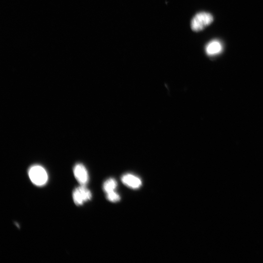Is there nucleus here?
<instances>
[{"mask_svg": "<svg viewBox=\"0 0 263 263\" xmlns=\"http://www.w3.org/2000/svg\"><path fill=\"white\" fill-rule=\"evenodd\" d=\"M213 20L212 15L206 12H201L196 14L191 21V29L195 32L203 30L210 24Z\"/></svg>", "mask_w": 263, "mask_h": 263, "instance_id": "2", "label": "nucleus"}, {"mask_svg": "<svg viewBox=\"0 0 263 263\" xmlns=\"http://www.w3.org/2000/svg\"><path fill=\"white\" fill-rule=\"evenodd\" d=\"M117 182L116 180L112 178L106 180L103 185V189L107 193L113 191H114L117 187Z\"/></svg>", "mask_w": 263, "mask_h": 263, "instance_id": "7", "label": "nucleus"}, {"mask_svg": "<svg viewBox=\"0 0 263 263\" xmlns=\"http://www.w3.org/2000/svg\"><path fill=\"white\" fill-rule=\"evenodd\" d=\"M28 175L31 182L38 186L44 185L48 181V174L45 169L40 165L31 166L28 170Z\"/></svg>", "mask_w": 263, "mask_h": 263, "instance_id": "1", "label": "nucleus"}, {"mask_svg": "<svg viewBox=\"0 0 263 263\" xmlns=\"http://www.w3.org/2000/svg\"><path fill=\"white\" fill-rule=\"evenodd\" d=\"M92 198L91 191L85 185H80L75 188L73 192V198L75 205H82L85 202L90 200Z\"/></svg>", "mask_w": 263, "mask_h": 263, "instance_id": "3", "label": "nucleus"}, {"mask_svg": "<svg viewBox=\"0 0 263 263\" xmlns=\"http://www.w3.org/2000/svg\"><path fill=\"white\" fill-rule=\"evenodd\" d=\"M122 183L128 187L137 189L142 185L141 180L135 175L131 173L124 174L121 177Z\"/></svg>", "mask_w": 263, "mask_h": 263, "instance_id": "5", "label": "nucleus"}, {"mask_svg": "<svg viewBox=\"0 0 263 263\" xmlns=\"http://www.w3.org/2000/svg\"><path fill=\"white\" fill-rule=\"evenodd\" d=\"M75 178L80 185H86L89 181V175L85 166L80 163L76 164L74 168Z\"/></svg>", "mask_w": 263, "mask_h": 263, "instance_id": "4", "label": "nucleus"}, {"mask_svg": "<svg viewBox=\"0 0 263 263\" xmlns=\"http://www.w3.org/2000/svg\"><path fill=\"white\" fill-rule=\"evenodd\" d=\"M107 199L112 202H117L120 200L119 195L115 190L106 193Z\"/></svg>", "mask_w": 263, "mask_h": 263, "instance_id": "8", "label": "nucleus"}, {"mask_svg": "<svg viewBox=\"0 0 263 263\" xmlns=\"http://www.w3.org/2000/svg\"><path fill=\"white\" fill-rule=\"evenodd\" d=\"M223 49L222 42L218 39H213L206 45L205 51L208 56H212L220 54Z\"/></svg>", "mask_w": 263, "mask_h": 263, "instance_id": "6", "label": "nucleus"}]
</instances>
